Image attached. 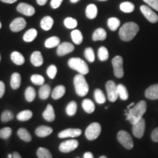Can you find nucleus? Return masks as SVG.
I'll list each match as a JSON object with an SVG mask.
<instances>
[{"label":"nucleus","mask_w":158,"mask_h":158,"mask_svg":"<svg viewBox=\"0 0 158 158\" xmlns=\"http://www.w3.org/2000/svg\"><path fill=\"white\" fill-rule=\"evenodd\" d=\"M13 158H22L21 156L20 155V154L17 152H14L13 154Z\"/></svg>","instance_id":"6e6d98bb"},{"label":"nucleus","mask_w":158,"mask_h":158,"mask_svg":"<svg viewBox=\"0 0 158 158\" xmlns=\"http://www.w3.org/2000/svg\"><path fill=\"white\" fill-rule=\"evenodd\" d=\"M86 15L88 19H94L98 15V7L94 4H90L86 8Z\"/></svg>","instance_id":"a878e982"},{"label":"nucleus","mask_w":158,"mask_h":158,"mask_svg":"<svg viewBox=\"0 0 158 158\" xmlns=\"http://www.w3.org/2000/svg\"><path fill=\"white\" fill-rule=\"evenodd\" d=\"M10 59L14 64L16 65H22L24 64L25 59L19 51H13L10 54Z\"/></svg>","instance_id":"aec40b11"},{"label":"nucleus","mask_w":158,"mask_h":158,"mask_svg":"<svg viewBox=\"0 0 158 158\" xmlns=\"http://www.w3.org/2000/svg\"><path fill=\"white\" fill-rule=\"evenodd\" d=\"M5 92V85L3 81H0V98L4 96Z\"/></svg>","instance_id":"3c124183"},{"label":"nucleus","mask_w":158,"mask_h":158,"mask_svg":"<svg viewBox=\"0 0 158 158\" xmlns=\"http://www.w3.org/2000/svg\"><path fill=\"white\" fill-rule=\"evenodd\" d=\"M71 38H72L73 41L75 44L76 45H80L81 44V43L83 42V37L82 33L81 32V31L78 30V29H74L71 31Z\"/></svg>","instance_id":"c756f323"},{"label":"nucleus","mask_w":158,"mask_h":158,"mask_svg":"<svg viewBox=\"0 0 158 158\" xmlns=\"http://www.w3.org/2000/svg\"><path fill=\"white\" fill-rule=\"evenodd\" d=\"M101 133V125L98 122H93L88 126L85 131V135L89 141H93L99 137Z\"/></svg>","instance_id":"39448f33"},{"label":"nucleus","mask_w":158,"mask_h":158,"mask_svg":"<svg viewBox=\"0 0 158 158\" xmlns=\"http://www.w3.org/2000/svg\"><path fill=\"white\" fill-rule=\"evenodd\" d=\"M75 90L76 94L80 97H84L89 92V85L84 76L81 74H78L73 79Z\"/></svg>","instance_id":"7ed1b4c3"},{"label":"nucleus","mask_w":158,"mask_h":158,"mask_svg":"<svg viewBox=\"0 0 158 158\" xmlns=\"http://www.w3.org/2000/svg\"><path fill=\"white\" fill-rule=\"evenodd\" d=\"M12 157H13V155H8V158H11Z\"/></svg>","instance_id":"052dcab7"},{"label":"nucleus","mask_w":158,"mask_h":158,"mask_svg":"<svg viewBox=\"0 0 158 158\" xmlns=\"http://www.w3.org/2000/svg\"><path fill=\"white\" fill-rule=\"evenodd\" d=\"M43 117L47 122H54L55 119V112L53 106L51 104H48L47 106L44 111L43 113Z\"/></svg>","instance_id":"f3484780"},{"label":"nucleus","mask_w":158,"mask_h":158,"mask_svg":"<svg viewBox=\"0 0 158 158\" xmlns=\"http://www.w3.org/2000/svg\"><path fill=\"white\" fill-rule=\"evenodd\" d=\"M74 45L70 43L64 42L59 45L56 50V54L59 56H65L74 51Z\"/></svg>","instance_id":"4468645a"},{"label":"nucleus","mask_w":158,"mask_h":158,"mask_svg":"<svg viewBox=\"0 0 158 158\" xmlns=\"http://www.w3.org/2000/svg\"><path fill=\"white\" fill-rule=\"evenodd\" d=\"M99 158H107V157L106 156H101V157H100Z\"/></svg>","instance_id":"bf43d9fd"},{"label":"nucleus","mask_w":158,"mask_h":158,"mask_svg":"<svg viewBox=\"0 0 158 158\" xmlns=\"http://www.w3.org/2000/svg\"><path fill=\"white\" fill-rule=\"evenodd\" d=\"M78 147V141L77 140L71 139L68 141H65L62 142L59 145V149L61 152L63 153H68L70 152L74 151L77 147Z\"/></svg>","instance_id":"1a4fd4ad"},{"label":"nucleus","mask_w":158,"mask_h":158,"mask_svg":"<svg viewBox=\"0 0 158 158\" xmlns=\"http://www.w3.org/2000/svg\"><path fill=\"white\" fill-rule=\"evenodd\" d=\"M27 26L26 20L23 18L19 17L13 20L10 24V29L13 32H19V31L23 30Z\"/></svg>","instance_id":"f8f14e48"},{"label":"nucleus","mask_w":158,"mask_h":158,"mask_svg":"<svg viewBox=\"0 0 158 158\" xmlns=\"http://www.w3.org/2000/svg\"><path fill=\"white\" fill-rule=\"evenodd\" d=\"M79 1H80V0H70V2L72 3H77Z\"/></svg>","instance_id":"13d9d810"},{"label":"nucleus","mask_w":158,"mask_h":158,"mask_svg":"<svg viewBox=\"0 0 158 158\" xmlns=\"http://www.w3.org/2000/svg\"><path fill=\"white\" fill-rule=\"evenodd\" d=\"M31 81L37 86H42L44 84L45 78L40 75L35 74L31 76Z\"/></svg>","instance_id":"79ce46f5"},{"label":"nucleus","mask_w":158,"mask_h":158,"mask_svg":"<svg viewBox=\"0 0 158 158\" xmlns=\"http://www.w3.org/2000/svg\"><path fill=\"white\" fill-rule=\"evenodd\" d=\"M68 64L71 69L77 71L79 74H81L83 76L88 74L89 72L87 64L83 59L78 57L70 58L68 60Z\"/></svg>","instance_id":"20e7f679"},{"label":"nucleus","mask_w":158,"mask_h":158,"mask_svg":"<svg viewBox=\"0 0 158 158\" xmlns=\"http://www.w3.org/2000/svg\"><path fill=\"white\" fill-rule=\"evenodd\" d=\"M134 9H135V6L130 2H124L120 5V10L123 11L124 13H132L134 10Z\"/></svg>","instance_id":"e433bc0d"},{"label":"nucleus","mask_w":158,"mask_h":158,"mask_svg":"<svg viewBox=\"0 0 158 158\" xmlns=\"http://www.w3.org/2000/svg\"><path fill=\"white\" fill-rule=\"evenodd\" d=\"M2 2L4 3H7V4H13L15 3V2H17L18 0H1Z\"/></svg>","instance_id":"5fc2aeb1"},{"label":"nucleus","mask_w":158,"mask_h":158,"mask_svg":"<svg viewBox=\"0 0 158 158\" xmlns=\"http://www.w3.org/2000/svg\"><path fill=\"white\" fill-rule=\"evenodd\" d=\"M98 58L100 61L102 62H104V61H106L108 59V56H109V54H108V49L104 46H101L100 48L98 49Z\"/></svg>","instance_id":"58836bf2"},{"label":"nucleus","mask_w":158,"mask_h":158,"mask_svg":"<svg viewBox=\"0 0 158 158\" xmlns=\"http://www.w3.org/2000/svg\"><path fill=\"white\" fill-rule=\"evenodd\" d=\"M146 128V122L143 118H142L140 121L136 122L133 125V134L134 136L138 138H141L144 135Z\"/></svg>","instance_id":"9d476101"},{"label":"nucleus","mask_w":158,"mask_h":158,"mask_svg":"<svg viewBox=\"0 0 158 158\" xmlns=\"http://www.w3.org/2000/svg\"><path fill=\"white\" fill-rule=\"evenodd\" d=\"M146 98L149 100H157L158 99V84H154L148 87L145 91Z\"/></svg>","instance_id":"dca6fc26"},{"label":"nucleus","mask_w":158,"mask_h":158,"mask_svg":"<svg viewBox=\"0 0 158 158\" xmlns=\"http://www.w3.org/2000/svg\"><path fill=\"white\" fill-rule=\"evenodd\" d=\"M77 111V103L75 101H71L66 107V113L68 116H73Z\"/></svg>","instance_id":"ea45409f"},{"label":"nucleus","mask_w":158,"mask_h":158,"mask_svg":"<svg viewBox=\"0 0 158 158\" xmlns=\"http://www.w3.org/2000/svg\"><path fill=\"white\" fill-rule=\"evenodd\" d=\"M47 75L51 79H54L57 73V68L54 64H51L47 69Z\"/></svg>","instance_id":"49530a36"},{"label":"nucleus","mask_w":158,"mask_h":158,"mask_svg":"<svg viewBox=\"0 0 158 158\" xmlns=\"http://www.w3.org/2000/svg\"><path fill=\"white\" fill-rule=\"evenodd\" d=\"M1 28H2V23L1 21H0V29H1Z\"/></svg>","instance_id":"680f3d73"},{"label":"nucleus","mask_w":158,"mask_h":158,"mask_svg":"<svg viewBox=\"0 0 158 158\" xmlns=\"http://www.w3.org/2000/svg\"><path fill=\"white\" fill-rule=\"evenodd\" d=\"M94 97L95 101L98 104H103L106 101V98L102 91L100 89H96L94 92Z\"/></svg>","instance_id":"72a5a7b5"},{"label":"nucleus","mask_w":158,"mask_h":158,"mask_svg":"<svg viewBox=\"0 0 158 158\" xmlns=\"http://www.w3.org/2000/svg\"><path fill=\"white\" fill-rule=\"evenodd\" d=\"M151 138L154 142H158V127L155 128L153 130L152 133Z\"/></svg>","instance_id":"8fccbe9b"},{"label":"nucleus","mask_w":158,"mask_h":158,"mask_svg":"<svg viewBox=\"0 0 158 158\" xmlns=\"http://www.w3.org/2000/svg\"><path fill=\"white\" fill-rule=\"evenodd\" d=\"M64 24L68 29H75L78 25V21L73 18L68 17L64 20Z\"/></svg>","instance_id":"a19ab883"},{"label":"nucleus","mask_w":158,"mask_h":158,"mask_svg":"<svg viewBox=\"0 0 158 158\" xmlns=\"http://www.w3.org/2000/svg\"><path fill=\"white\" fill-rule=\"evenodd\" d=\"M17 11L26 16H32L35 13V9L33 6L27 3H20L16 7Z\"/></svg>","instance_id":"ddd939ff"},{"label":"nucleus","mask_w":158,"mask_h":158,"mask_svg":"<svg viewBox=\"0 0 158 158\" xmlns=\"http://www.w3.org/2000/svg\"><path fill=\"white\" fill-rule=\"evenodd\" d=\"M63 0H51V7L53 9H57L60 7L61 4L62 3Z\"/></svg>","instance_id":"09e8293b"},{"label":"nucleus","mask_w":158,"mask_h":158,"mask_svg":"<svg viewBox=\"0 0 158 158\" xmlns=\"http://www.w3.org/2000/svg\"><path fill=\"white\" fill-rule=\"evenodd\" d=\"M84 56L89 62H93L95 60V55H94V50L90 47L85 49Z\"/></svg>","instance_id":"37998d69"},{"label":"nucleus","mask_w":158,"mask_h":158,"mask_svg":"<svg viewBox=\"0 0 158 158\" xmlns=\"http://www.w3.org/2000/svg\"><path fill=\"white\" fill-rule=\"evenodd\" d=\"M37 156L38 158H52V155L48 149L40 147L37 151Z\"/></svg>","instance_id":"4c0bfd02"},{"label":"nucleus","mask_w":158,"mask_h":158,"mask_svg":"<svg viewBox=\"0 0 158 158\" xmlns=\"http://www.w3.org/2000/svg\"><path fill=\"white\" fill-rule=\"evenodd\" d=\"M18 135L21 138V140H23L25 142H30L31 141V136L30 133H29V131L25 128H20L17 132Z\"/></svg>","instance_id":"7c9ffc66"},{"label":"nucleus","mask_w":158,"mask_h":158,"mask_svg":"<svg viewBox=\"0 0 158 158\" xmlns=\"http://www.w3.org/2000/svg\"><path fill=\"white\" fill-rule=\"evenodd\" d=\"M53 132V129L51 127L48 126H45L42 125L40 126V127H37V129L35 130V134L37 136L41 138L46 137L49 135H51Z\"/></svg>","instance_id":"a211bd4d"},{"label":"nucleus","mask_w":158,"mask_h":158,"mask_svg":"<svg viewBox=\"0 0 158 158\" xmlns=\"http://www.w3.org/2000/svg\"><path fill=\"white\" fill-rule=\"evenodd\" d=\"M147 102L144 100H141L129 110L126 120H128L130 124L133 125L143 118V116L147 111Z\"/></svg>","instance_id":"f257e3e1"},{"label":"nucleus","mask_w":158,"mask_h":158,"mask_svg":"<svg viewBox=\"0 0 158 158\" xmlns=\"http://www.w3.org/2000/svg\"><path fill=\"white\" fill-rule=\"evenodd\" d=\"M1 59H2L1 58V54H0V62H1Z\"/></svg>","instance_id":"0e129e2a"},{"label":"nucleus","mask_w":158,"mask_h":158,"mask_svg":"<svg viewBox=\"0 0 158 158\" xmlns=\"http://www.w3.org/2000/svg\"><path fill=\"white\" fill-rule=\"evenodd\" d=\"M84 158H94V156L92 155V152H87L84 155Z\"/></svg>","instance_id":"603ef678"},{"label":"nucleus","mask_w":158,"mask_h":158,"mask_svg":"<svg viewBox=\"0 0 158 158\" xmlns=\"http://www.w3.org/2000/svg\"><path fill=\"white\" fill-rule=\"evenodd\" d=\"M12 134V129L10 127H4L0 130V138L4 140H7L10 137Z\"/></svg>","instance_id":"c03bdc74"},{"label":"nucleus","mask_w":158,"mask_h":158,"mask_svg":"<svg viewBox=\"0 0 158 158\" xmlns=\"http://www.w3.org/2000/svg\"><path fill=\"white\" fill-rule=\"evenodd\" d=\"M51 94V87L48 84H43L39 90V98L41 100H46Z\"/></svg>","instance_id":"bb28decb"},{"label":"nucleus","mask_w":158,"mask_h":158,"mask_svg":"<svg viewBox=\"0 0 158 158\" xmlns=\"http://www.w3.org/2000/svg\"><path fill=\"white\" fill-rule=\"evenodd\" d=\"M118 141L127 149H131L133 147V141L131 135L124 130H120L117 134Z\"/></svg>","instance_id":"423d86ee"},{"label":"nucleus","mask_w":158,"mask_h":158,"mask_svg":"<svg viewBox=\"0 0 158 158\" xmlns=\"http://www.w3.org/2000/svg\"><path fill=\"white\" fill-rule=\"evenodd\" d=\"M139 31V27L134 22L125 23L120 28L118 35L122 40L129 42L132 40Z\"/></svg>","instance_id":"f03ea898"},{"label":"nucleus","mask_w":158,"mask_h":158,"mask_svg":"<svg viewBox=\"0 0 158 158\" xmlns=\"http://www.w3.org/2000/svg\"><path fill=\"white\" fill-rule=\"evenodd\" d=\"M59 45H60V39L56 36L49 37L45 42V46L47 48H54V47L59 46Z\"/></svg>","instance_id":"c85d7f7f"},{"label":"nucleus","mask_w":158,"mask_h":158,"mask_svg":"<svg viewBox=\"0 0 158 158\" xmlns=\"http://www.w3.org/2000/svg\"><path fill=\"white\" fill-rule=\"evenodd\" d=\"M36 1H37V3L39 5L43 6V5H45V4L47 3L48 0H36Z\"/></svg>","instance_id":"864d4df0"},{"label":"nucleus","mask_w":158,"mask_h":158,"mask_svg":"<svg viewBox=\"0 0 158 158\" xmlns=\"http://www.w3.org/2000/svg\"><path fill=\"white\" fill-rule=\"evenodd\" d=\"M106 92H107L108 99L110 102H115L118 98V92H117V86H116L115 82L113 81H108L106 84Z\"/></svg>","instance_id":"6e6552de"},{"label":"nucleus","mask_w":158,"mask_h":158,"mask_svg":"<svg viewBox=\"0 0 158 158\" xmlns=\"http://www.w3.org/2000/svg\"><path fill=\"white\" fill-rule=\"evenodd\" d=\"M117 92L118 97L122 100H127L128 98H129V94H128L127 88L123 84L117 85Z\"/></svg>","instance_id":"473e14b6"},{"label":"nucleus","mask_w":158,"mask_h":158,"mask_svg":"<svg viewBox=\"0 0 158 158\" xmlns=\"http://www.w3.org/2000/svg\"><path fill=\"white\" fill-rule=\"evenodd\" d=\"M36 97V92L35 89L31 86H28L25 90V98L27 102H32Z\"/></svg>","instance_id":"f704fd0d"},{"label":"nucleus","mask_w":158,"mask_h":158,"mask_svg":"<svg viewBox=\"0 0 158 158\" xmlns=\"http://www.w3.org/2000/svg\"><path fill=\"white\" fill-rule=\"evenodd\" d=\"M148 5H149L152 8L158 11V0H143Z\"/></svg>","instance_id":"de8ad7c7"},{"label":"nucleus","mask_w":158,"mask_h":158,"mask_svg":"<svg viewBox=\"0 0 158 158\" xmlns=\"http://www.w3.org/2000/svg\"><path fill=\"white\" fill-rule=\"evenodd\" d=\"M112 65L114 68V73L116 78H122L124 76L123 59L122 56H116L112 59Z\"/></svg>","instance_id":"0eeeda50"},{"label":"nucleus","mask_w":158,"mask_h":158,"mask_svg":"<svg viewBox=\"0 0 158 158\" xmlns=\"http://www.w3.org/2000/svg\"><path fill=\"white\" fill-rule=\"evenodd\" d=\"M82 108L88 114L93 113L95 110V106H94L93 101L90 99H85L82 102Z\"/></svg>","instance_id":"b1692460"},{"label":"nucleus","mask_w":158,"mask_h":158,"mask_svg":"<svg viewBox=\"0 0 158 158\" xmlns=\"http://www.w3.org/2000/svg\"><path fill=\"white\" fill-rule=\"evenodd\" d=\"M21 77L19 73H14L12 74L10 78V86L13 89H18L21 86Z\"/></svg>","instance_id":"5701e85b"},{"label":"nucleus","mask_w":158,"mask_h":158,"mask_svg":"<svg viewBox=\"0 0 158 158\" xmlns=\"http://www.w3.org/2000/svg\"><path fill=\"white\" fill-rule=\"evenodd\" d=\"M135 103H134V102H132V103H130V104L129 105V106H127V109H129V110H130V108H133V106H135Z\"/></svg>","instance_id":"4d7b16f0"},{"label":"nucleus","mask_w":158,"mask_h":158,"mask_svg":"<svg viewBox=\"0 0 158 158\" xmlns=\"http://www.w3.org/2000/svg\"><path fill=\"white\" fill-rule=\"evenodd\" d=\"M99 1H107V0H99Z\"/></svg>","instance_id":"e2e57ef3"},{"label":"nucleus","mask_w":158,"mask_h":158,"mask_svg":"<svg viewBox=\"0 0 158 158\" xmlns=\"http://www.w3.org/2000/svg\"><path fill=\"white\" fill-rule=\"evenodd\" d=\"M54 25V19L51 16H45L40 21V27L43 30L48 31Z\"/></svg>","instance_id":"4be33fe9"},{"label":"nucleus","mask_w":158,"mask_h":158,"mask_svg":"<svg viewBox=\"0 0 158 158\" xmlns=\"http://www.w3.org/2000/svg\"><path fill=\"white\" fill-rule=\"evenodd\" d=\"M107 37L106 31L102 28H98L94 31L92 35V40L94 41L98 40H105Z\"/></svg>","instance_id":"393cba45"},{"label":"nucleus","mask_w":158,"mask_h":158,"mask_svg":"<svg viewBox=\"0 0 158 158\" xmlns=\"http://www.w3.org/2000/svg\"><path fill=\"white\" fill-rule=\"evenodd\" d=\"M120 26V21L117 18L112 17L108 20V27L111 31H116Z\"/></svg>","instance_id":"c9c22d12"},{"label":"nucleus","mask_w":158,"mask_h":158,"mask_svg":"<svg viewBox=\"0 0 158 158\" xmlns=\"http://www.w3.org/2000/svg\"><path fill=\"white\" fill-rule=\"evenodd\" d=\"M141 11L143 13L144 17L147 19L149 22L155 23L158 21V16L155 12L152 10V9L147 5L141 6Z\"/></svg>","instance_id":"9b49d317"},{"label":"nucleus","mask_w":158,"mask_h":158,"mask_svg":"<svg viewBox=\"0 0 158 158\" xmlns=\"http://www.w3.org/2000/svg\"><path fill=\"white\" fill-rule=\"evenodd\" d=\"M30 60L31 64L35 67H40L43 64V57L42 54L38 51H35L31 54Z\"/></svg>","instance_id":"6ab92c4d"},{"label":"nucleus","mask_w":158,"mask_h":158,"mask_svg":"<svg viewBox=\"0 0 158 158\" xmlns=\"http://www.w3.org/2000/svg\"><path fill=\"white\" fill-rule=\"evenodd\" d=\"M81 135V130L78 128H68V129L64 130L61 131L58 134L59 138H76Z\"/></svg>","instance_id":"2eb2a0df"},{"label":"nucleus","mask_w":158,"mask_h":158,"mask_svg":"<svg viewBox=\"0 0 158 158\" xmlns=\"http://www.w3.org/2000/svg\"><path fill=\"white\" fill-rule=\"evenodd\" d=\"M17 119L21 122L28 121L32 117V112L30 110H24L17 114Z\"/></svg>","instance_id":"2f4dec72"},{"label":"nucleus","mask_w":158,"mask_h":158,"mask_svg":"<svg viewBox=\"0 0 158 158\" xmlns=\"http://www.w3.org/2000/svg\"><path fill=\"white\" fill-rule=\"evenodd\" d=\"M37 36V31L35 29H29L25 32L23 36V40L27 43L32 42Z\"/></svg>","instance_id":"cd10ccee"},{"label":"nucleus","mask_w":158,"mask_h":158,"mask_svg":"<svg viewBox=\"0 0 158 158\" xmlns=\"http://www.w3.org/2000/svg\"><path fill=\"white\" fill-rule=\"evenodd\" d=\"M14 118V115L10 110H6L5 111H3V113L2 114L1 116V121L2 122H7L11 121Z\"/></svg>","instance_id":"a18cd8bd"},{"label":"nucleus","mask_w":158,"mask_h":158,"mask_svg":"<svg viewBox=\"0 0 158 158\" xmlns=\"http://www.w3.org/2000/svg\"><path fill=\"white\" fill-rule=\"evenodd\" d=\"M65 87L62 85H59V86H56L54 89V90L52 91V93H51V97L54 100H59L61 98H62L65 94Z\"/></svg>","instance_id":"412c9836"}]
</instances>
